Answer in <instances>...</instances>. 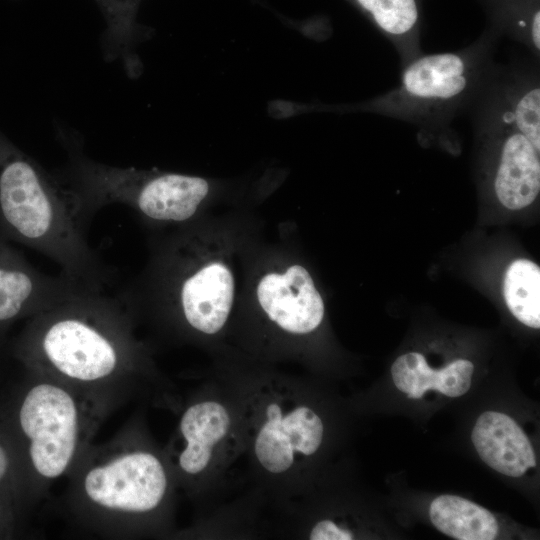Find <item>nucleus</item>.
<instances>
[{"mask_svg":"<svg viewBox=\"0 0 540 540\" xmlns=\"http://www.w3.org/2000/svg\"><path fill=\"white\" fill-rule=\"evenodd\" d=\"M473 372V363L466 359L454 360L444 368L434 370L418 352L399 356L391 366L395 386L411 399H420L429 390L452 398L460 397L470 389Z\"/></svg>","mask_w":540,"mask_h":540,"instance_id":"ddd939ff","label":"nucleus"},{"mask_svg":"<svg viewBox=\"0 0 540 540\" xmlns=\"http://www.w3.org/2000/svg\"><path fill=\"white\" fill-rule=\"evenodd\" d=\"M395 48L400 68L420 56L423 0H346Z\"/></svg>","mask_w":540,"mask_h":540,"instance_id":"f8f14e48","label":"nucleus"},{"mask_svg":"<svg viewBox=\"0 0 540 540\" xmlns=\"http://www.w3.org/2000/svg\"><path fill=\"white\" fill-rule=\"evenodd\" d=\"M261 416L253 449L265 471L286 473L298 455L311 456L319 449L324 425L310 407L274 400L265 404Z\"/></svg>","mask_w":540,"mask_h":540,"instance_id":"6e6552de","label":"nucleus"},{"mask_svg":"<svg viewBox=\"0 0 540 540\" xmlns=\"http://www.w3.org/2000/svg\"><path fill=\"white\" fill-rule=\"evenodd\" d=\"M246 294L262 318L290 337L312 333L324 318V301L312 275L292 256L257 266Z\"/></svg>","mask_w":540,"mask_h":540,"instance_id":"39448f33","label":"nucleus"},{"mask_svg":"<svg viewBox=\"0 0 540 540\" xmlns=\"http://www.w3.org/2000/svg\"><path fill=\"white\" fill-rule=\"evenodd\" d=\"M83 288L62 274L38 271L0 236V323L39 313Z\"/></svg>","mask_w":540,"mask_h":540,"instance_id":"1a4fd4ad","label":"nucleus"},{"mask_svg":"<svg viewBox=\"0 0 540 540\" xmlns=\"http://www.w3.org/2000/svg\"><path fill=\"white\" fill-rule=\"evenodd\" d=\"M97 1L107 22L101 39L105 60L119 62L129 76H138L141 63L136 48L142 36L135 16L140 0Z\"/></svg>","mask_w":540,"mask_h":540,"instance_id":"4468645a","label":"nucleus"},{"mask_svg":"<svg viewBox=\"0 0 540 540\" xmlns=\"http://www.w3.org/2000/svg\"><path fill=\"white\" fill-rule=\"evenodd\" d=\"M8 459L5 450L0 446V480L5 475Z\"/></svg>","mask_w":540,"mask_h":540,"instance_id":"6ab92c4d","label":"nucleus"},{"mask_svg":"<svg viewBox=\"0 0 540 540\" xmlns=\"http://www.w3.org/2000/svg\"><path fill=\"white\" fill-rule=\"evenodd\" d=\"M0 226L11 239L47 256L67 279L103 290L112 270L87 241L88 224L56 174L0 141Z\"/></svg>","mask_w":540,"mask_h":540,"instance_id":"f03ea898","label":"nucleus"},{"mask_svg":"<svg viewBox=\"0 0 540 540\" xmlns=\"http://www.w3.org/2000/svg\"><path fill=\"white\" fill-rule=\"evenodd\" d=\"M19 419L31 440L30 456L37 472L46 478L61 475L77 442V409L72 397L57 386L37 385L26 395Z\"/></svg>","mask_w":540,"mask_h":540,"instance_id":"423d86ee","label":"nucleus"},{"mask_svg":"<svg viewBox=\"0 0 540 540\" xmlns=\"http://www.w3.org/2000/svg\"><path fill=\"white\" fill-rule=\"evenodd\" d=\"M506 305L513 316L531 328L540 327V268L528 259L508 266L503 282Z\"/></svg>","mask_w":540,"mask_h":540,"instance_id":"f3484780","label":"nucleus"},{"mask_svg":"<svg viewBox=\"0 0 540 540\" xmlns=\"http://www.w3.org/2000/svg\"><path fill=\"white\" fill-rule=\"evenodd\" d=\"M232 419L224 404L216 400L197 402L182 415L180 431L185 447L179 456L180 468L191 475L206 470L228 436Z\"/></svg>","mask_w":540,"mask_h":540,"instance_id":"9b49d317","label":"nucleus"},{"mask_svg":"<svg viewBox=\"0 0 540 540\" xmlns=\"http://www.w3.org/2000/svg\"><path fill=\"white\" fill-rule=\"evenodd\" d=\"M309 538L311 540H351L353 533L341 528L331 520H322L312 528Z\"/></svg>","mask_w":540,"mask_h":540,"instance_id":"a211bd4d","label":"nucleus"},{"mask_svg":"<svg viewBox=\"0 0 540 540\" xmlns=\"http://www.w3.org/2000/svg\"><path fill=\"white\" fill-rule=\"evenodd\" d=\"M476 1L486 15V28L523 45L540 59V0Z\"/></svg>","mask_w":540,"mask_h":540,"instance_id":"dca6fc26","label":"nucleus"},{"mask_svg":"<svg viewBox=\"0 0 540 540\" xmlns=\"http://www.w3.org/2000/svg\"><path fill=\"white\" fill-rule=\"evenodd\" d=\"M65 167L55 173L89 224L102 208L121 204L155 226L175 227L200 219L218 191L214 181L195 175L117 167L88 157L82 142L63 130Z\"/></svg>","mask_w":540,"mask_h":540,"instance_id":"20e7f679","label":"nucleus"},{"mask_svg":"<svg viewBox=\"0 0 540 540\" xmlns=\"http://www.w3.org/2000/svg\"><path fill=\"white\" fill-rule=\"evenodd\" d=\"M429 516L440 532L457 540H493L498 534L494 515L460 496H438L430 504Z\"/></svg>","mask_w":540,"mask_h":540,"instance_id":"2eb2a0df","label":"nucleus"},{"mask_svg":"<svg viewBox=\"0 0 540 540\" xmlns=\"http://www.w3.org/2000/svg\"><path fill=\"white\" fill-rule=\"evenodd\" d=\"M471 439L481 460L506 476L518 478L536 466L534 449L527 435L504 413H482Z\"/></svg>","mask_w":540,"mask_h":540,"instance_id":"9d476101","label":"nucleus"},{"mask_svg":"<svg viewBox=\"0 0 540 540\" xmlns=\"http://www.w3.org/2000/svg\"><path fill=\"white\" fill-rule=\"evenodd\" d=\"M150 244L143 271L115 296L124 307L174 318L200 336L218 335L237 299L233 252L200 219Z\"/></svg>","mask_w":540,"mask_h":540,"instance_id":"f257e3e1","label":"nucleus"},{"mask_svg":"<svg viewBox=\"0 0 540 540\" xmlns=\"http://www.w3.org/2000/svg\"><path fill=\"white\" fill-rule=\"evenodd\" d=\"M85 492L105 508L147 512L162 501L167 478L159 459L148 452H134L88 472Z\"/></svg>","mask_w":540,"mask_h":540,"instance_id":"0eeeda50","label":"nucleus"},{"mask_svg":"<svg viewBox=\"0 0 540 540\" xmlns=\"http://www.w3.org/2000/svg\"><path fill=\"white\" fill-rule=\"evenodd\" d=\"M501 38L484 28L469 45L424 54L401 68L400 82L373 98L316 106L317 111L365 112L393 118L417 129L420 142L456 144L454 122L467 112L496 63Z\"/></svg>","mask_w":540,"mask_h":540,"instance_id":"7ed1b4c3","label":"nucleus"}]
</instances>
